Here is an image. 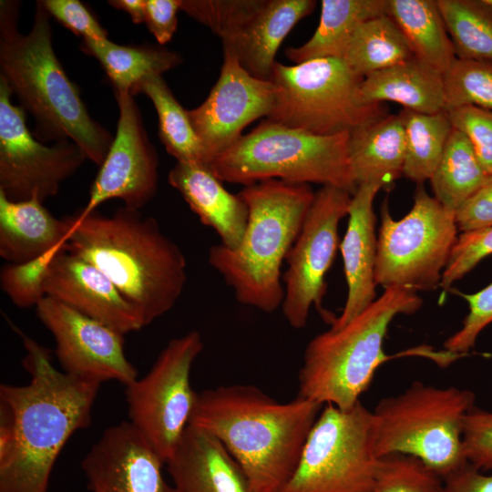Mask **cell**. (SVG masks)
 <instances>
[{"label":"cell","mask_w":492,"mask_h":492,"mask_svg":"<svg viewBox=\"0 0 492 492\" xmlns=\"http://www.w3.org/2000/svg\"><path fill=\"white\" fill-rule=\"evenodd\" d=\"M21 336L30 380L0 385V492H48L64 446L91 424L101 384L57 370L48 348Z\"/></svg>","instance_id":"1"},{"label":"cell","mask_w":492,"mask_h":492,"mask_svg":"<svg viewBox=\"0 0 492 492\" xmlns=\"http://www.w3.org/2000/svg\"><path fill=\"white\" fill-rule=\"evenodd\" d=\"M323 406L298 395L282 403L252 384L220 385L198 393L190 425L225 446L252 492H279L295 471Z\"/></svg>","instance_id":"2"},{"label":"cell","mask_w":492,"mask_h":492,"mask_svg":"<svg viewBox=\"0 0 492 492\" xmlns=\"http://www.w3.org/2000/svg\"><path fill=\"white\" fill-rule=\"evenodd\" d=\"M65 218L66 250L101 271L145 325L172 309L187 282V261L155 218L124 205L110 215L79 210Z\"/></svg>","instance_id":"3"},{"label":"cell","mask_w":492,"mask_h":492,"mask_svg":"<svg viewBox=\"0 0 492 492\" xmlns=\"http://www.w3.org/2000/svg\"><path fill=\"white\" fill-rule=\"evenodd\" d=\"M19 3L0 4V77L36 123L40 142L70 140L100 166L113 142L110 132L94 120L77 87L65 73L52 46L51 16L36 2L33 25L18 31Z\"/></svg>","instance_id":"4"},{"label":"cell","mask_w":492,"mask_h":492,"mask_svg":"<svg viewBox=\"0 0 492 492\" xmlns=\"http://www.w3.org/2000/svg\"><path fill=\"white\" fill-rule=\"evenodd\" d=\"M239 195L249 211L242 240L233 249L212 245L208 261L231 287L240 303L270 313L282 306V262L301 231L315 192L310 184L267 179L244 186Z\"/></svg>","instance_id":"5"},{"label":"cell","mask_w":492,"mask_h":492,"mask_svg":"<svg viewBox=\"0 0 492 492\" xmlns=\"http://www.w3.org/2000/svg\"><path fill=\"white\" fill-rule=\"evenodd\" d=\"M416 292L392 287L338 329L314 336L299 371L298 396L348 409L360 401L374 373L388 359L384 339L393 320L422 306Z\"/></svg>","instance_id":"6"},{"label":"cell","mask_w":492,"mask_h":492,"mask_svg":"<svg viewBox=\"0 0 492 492\" xmlns=\"http://www.w3.org/2000/svg\"><path fill=\"white\" fill-rule=\"evenodd\" d=\"M350 132L321 136L268 118L218 155L209 168L222 182L248 186L267 179L333 186L354 195Z\"/></svg>","instance_id":"7"},{"label":"cell","mask_w":492,"mask_h":492,"mask_svg":"<svg viewBox=\"0 0 492 492\" xmlns=\"http://www.w3.org/2000/svg\"><path fill=\"white\" fill-rule=\"evenodd\" d=\"M475 403V393L468 389L419 381L381 399L372 411L377 456H415L444 479L467 463L463 425Z\"/></svg>","instance_id":"8"},{"label":"cell","mask_w":492,"mask_h":492,"mask_svg":"<svg viewBox=\"0 0 492 492\" xmlns=\"http://www.w3.org/2000/svg\"><path fill=\"white\" fill-rule=\"evenodd\" d=\"M364 78L343 58H318L294 66L276 61L270 79L276 97L267 118L321 136L351 132L387 115L382 103L364 101Z\"/></svg>","instance_id":"9"},{"label":"cell","mask_w":492,"mask_h":492,"mask_svg":"<svg viewBox=\"0 0 492 492\" xmlns=\"http://www.w3.org/2000/svg\"><path fill=\"white\" fill-rule=\"evenodd\" d=\"M379 457L373 412L323 405L297 467L279 492H373Z\"/></svg>","instance_id":"10"},{"label":"cell","mask_w":492,"mask_h":492,"mask_svg":"<svg viewBox=\"0 0 492 492\" xmlns=\"http://www.w3.org/2000/svg\"><path fill=\"white\" fill-rule=\"evenodd\" d=\"M457 237L455 212L421 184L411 210L400 220L392 218L384 200L377 236L376 285L416 292L435 290L440 286Z\"/></svg>","instance_id":"11"},{"label":"cell","mask_w":492,"mask_h":492,"mask_svg":"<svg viewBox=\"0 0 492 492\" xmlns=\"http://www.w3.org/2000/svg\"><path fill=\"white\" fill-rule=\"evenodd\" d=\"M203 347L198 331L170 340L148 374L126 386L129 423L164 463L190 425L198 397L190 370Z\"/></svg>","instance_id":"12"},{"label":"cell","mask_w":492,"mask_h":492,"mask_svg":"<svg viewBox=\"0 0 492 492\" xmlns=\"http://www.w3.org/2000/svg\"><path fill=\"white\" fill-rule=\"evenodd\" d=\"M352 196L340 188L322 186L315 192L301 231L287 254L281 309L292 328L306 325L313 306L332 321L322 308L326 292L325 275L334 260L339 245L338 226L348 214Z\"/></svg>","instance_id":"13"},{"label":"cell","mask_w":492,"mask_h":492,"mask_svg":"<svg viewBox=\"0 0 492 492\" xmlns=\"http://www.w3.org/2000/svg\"><path fill=\"white\" fill-rule=\"evenodd\" d=\"M13 93L0 77V192L12 201L57 194L87 159L72 141L46 146L26 126V112L12 103Z\"/></svg>","instance_id":"14"},{"label":"cell","mask_w":492,"mask_h":492,"mask_svg":"<svg viewBox=\"0 0 492 492\" xmlns=\"http://www.w3.org/2000/svg\"><path fill=\"white\" fill-rule=\"evenodd\" d=\"M36 309L54 337L63 372L100 384L117 381L125 386L138 378L124 351L123 333L48 296Z\"/></svg>","instance_id":"15"},{"label":"cell","mask_w":492,"mask_h":492,"mask_svg":"<svg viewBox=\"0 0 492 492\" xmlns=\"http://www.w3.org/2000/svg\"><path fill=\"white\" fill-rule=\"evenodd\" d=\"M119 117L110 149L90 187L83 213L119 199L124 206L139 210L156 195L158 154L149 141L139 108L128 91H114Z\"/></svg>","instance_id":"16"},{"label":"cell","mask_w":492,"mask_h":492,"mask_svg":"<svg viewBox=\"0 0 492 492\" xmlns=\"http://www.w3.org/2000/svg\"><path fill=\"white\" fill-rule=\"evenodd\" d=\"M275 97L271 81L252 77L231 50L223 49L218 81L202 104L188 110L206 165L237 141L245 127L258 118H267Z\"/></svg>","instance_id":"17"},{"label":"cell","mask_w":492,"mask_h":492,"mask_svg":"<svg viewBox=\"0 0 492 492\" xmlns=\"http://www.w3.org/2000/svg\"><path fill=\"white\" fill-rule=\"evenodd\" d=\"M163 466L129 421L107 428L81 462L91 492H175Z\"/></svg>","instance_id":"18"},{"label":"cell","mask_w":492,"mask_h":492,"mask_svg":"<svg viewBox=\"0 0 492 492\" xmlns=\"http://www.w3.org/2000/svg\"><path fill=\"white\" fill-rule=\"evenodd\" d=\"M46 295L126 334L143 328L136 308L97 268L63 248L53 259Z\"/></svg>","instance_id":"19"},{"label":"cell","mask_w":492,"mask_h":492,"mask_svg":"<svg viewBox=\"0 0 492 492\" xmlns=\"http://www.w3.org/2000/svg\"><path fill=\"white\" fill-rule=\"evenodd\" d=\"M381 189L376 184H361L352 196L348 225L340 244L347 297L341 314L331 323V329L343 327L376 299L377 237L374 200Z\"/></svg>","instance_id":"20"},{"label":"cell","mask_w":492,"mask_h":492,"mask_svg":"<svg viewBox=\"0 0 492 492\" xmlns=\"http://www.w3.org/2000/svg\"><path fill=\"white\" fill-rule=\"evenodd\" d=\"M165 466L175 492H252L244 471L225 446L191 425Z\"/></svg>","instance_id":"21"},{"label":"cell","mask_w":492,"mask_h":492,"mask_svg":"<svg viewBox=\"0 0 492 492\" xmlns=\"http://www.w3.org/2000/svg\"><path fill=\"white\" fill-rule=\"evenodd\" d=\"M168 181L177 190L202 224L211 228L228 248L242 240L249 217L241 197L228 191L208 166L177 162Z\"/></svg>","instance_id":"22"},{"label":"cell","mask_w":492,"mask_h":492,"mask_svg":"<svg viewBox=\"0 0 492 492\" xmlns=\"http://www.w3.org/2000/svg\"><path fill=\"white\" fill-rule=\"evenodd\" d=\"M313 0H263L261 6L230 39L222 42L252 77L270 81L275 56L285 36L316 6Z\"/></svg>","instance_id":"23"},{"label":"cell","mask_w":492,"mask_h":492,"mask_svg":"<svg viewBox=\"0 0 492 492\" xmlns=\"http://www.w3.org/2000/svg\"><path fill=\"white\" fill-rule=\"evenodd\" d=\"M68 230L66 218H56L39 200L12 201L0 192V256L9 263L65 245Z\"/></svg>","instance_id":"24"},{"label":"cell","mask_w":492,"mask_h":492,"mask_svg":"<svg viewBox=\"0 0 492 492\" xmlns=\"http://www.w3.org/2000/svg\"><path fill=\"white\" fill-rule=\"evenodd\" d=\"M405 149V130L398 114H387L352 130L348 156L356 186L371 183L384 189L391 185L403 175Z\"/></svg>","instance_id":"25"},{"label":"cell","mask_w":492,"mask_h":492,"mask_svg":"<svg viewBox=\"0 0 492 492\" xmlns=\"http://www.w3.org/2000/svg\"><path fill=\"white\" fill-rule=\"evenodd\" d=\"M361 95L368 104L391 101L419 113L446 111L443 74L415 56L364 77Z\"/></svg>","instance_id":"26"},{"label":"cell","mask_w":492,"mask_h":492,"mask_svg":"<svg viewBox=\"0 0 492 492\" xmlns=\"http://www.w3.org/2000/svg\"><path fill=\"white\" fill-rule=\"evenodd\" d=\"M387 0H323L320 23L303 45L285 49L286 57L300 64L318 58H343L356 29L364 22L387 15Z\"/></svg>","instance_id":"27"},{"label":"cell","mask_w":492,"mask_h":492,"mask_svg":"<svg viewBox=\"0 0 492 492\" xmlns=\"http://www.w3.org/2000/svg\"><path fill=\"white\" fill-rule=\"evenodd\" d=\"M387 1V15L414 55L444 74L456 56L436 0Z\"/></svg>","instance_id":"28"},{"label":"cell","mask_w":492,"mask_h":492,"mask_svg":"<svg viewBox=\"0 0 492 492\" xmlns=\"http://www.w3.org/2000/svg\"><path fill=\"white\" fill-rule=\"evenodd\" d=\"M81 49L98 60L114 91L130 94L142 79L162 76L181 63L179 54L151 45L130 46L117 45L109 39L83 40Z\"/></svg>","instance_id":"29"},{"label":"cell","mask_w":492,"mask_h":492,"mask_svg":"<svg viewBox=\"0 0 492 492\" xmlns=\"http://www.w3.org/2000/svg\"><path fill=\"white\" fill-rule=\"evenodd\" d=\"M472 145L453 128L430 182L434 197L447 210H456L487 181Z\"/></svg>","instance_id":"30"},{"label":"cell","mask_w":492,"mask_h":492,"mask_svg":"<svg viewBox=\"0 0 492 492\" xmlns=\"http://www.w3.org/2000/svg\"><path fill=\"white\" fill-rule=\"evenodd\" d=\"M142 93L153 103L159 119V136L177 162L206 165L203 149L189 112L179 104L162 76L142 79L132 95Z\"/></svg>","instance_id":"31"},{"label":"cell","mask_w":492,"mask_h":492,"mask_svg":"<svg viewBox=\"0 0 492 492\" xmlns=\"http://www.w3.org/2000/svg\"><path fill=\"white\" fill-rule=\"evenodd\" d=\"M414 53L388 15L363 23L354 33L343 59L362 77L405 61Z\"/></svg>","instance_id":"32"},{"label":"cell","mask_w":492,"mask_h":492,"mask_svg":"<svg viewBox=\"0 0 492 492\" xmlns=\"http://www.w3.org/2000/svg\"><path fill=\"white\" fill-rule=\"evenodd\" d=\"M405 130L403 175L422 184L432 177L442 157L453 127L446 111L425 114L403 108Z\"/></svg>","instance_id":"33"},{"label":"cell","mask_w":492,"mask_h":492,"mask_svg":"<svg viewBox=\"0 0 492 492\" xmlns=\"http://www.w3.org/2000/svg\"><path fill=\"white\" fill-rule=\"evenodd\" d=\"M456 58L492 63V6L486 0H436Z\"/></svg>","instance_id":"34"},{"label":"cell","mask_w":492,"mask_h":492,"mask_svg":"<svg viewBox=\"0 0 492 492\" xmlns=\"http://www.w3.org/2000/svg\"><path fill=\"white\" fill-rule=\"evenodd\" d=\"M443 77L446 111L466 105L492 110V63L456 58Z\"/></svg>","instance_id":"35"},{"label":"cell","mask_w":492,"mask_h":492,"mask_svg":"<svg viewBox=\"0 0 492 492\" xmlns=\"http://www.w3.org/2000/svg\"><path fill=\"white\" fill-rule=\"evenodd\" d=\"M442 487L443 478L415 456L379 457L373 492H442Z\"/></svg>","instance_id":"36"},{"label":"cell","mask_w":492,"mask_h":492,"mask_svg":"<svg viewBox=\"0 0 492 492\" xmlns=\"http://www.w3.org/2000/svg\"><path fill=\"white\" fill-rule=\"evenodd\" d=\"M56 247L48 252L21 263H8L0 272L2 291L11 302L20 308L36 307L46 296L45 282L49 266L59 251L65 248Z\"/></svg>","instance_id":"37"},{"label":"cell","mask_w":492,"mask_h":492,"mask_svg":"<svg viewBox=\"0 0 492 492\" xmlns=\"http://www.w3.org/2000/svg\"><path fill=\"white\" fill-rule=\"evenodd\" d=\"M263 0H186L180 10L209 27L222 42L234 36Z\"/></svg>","instance_id":"38"},{"label":"cell","mask_w":492,"mask_h":492,"mask_svg":"<svg viewBox=\"0 0 492 492\" xmlns=\"http://www.w3.org/2000/svg\"><path fill=\"white\" fill-rule=\"evenodd\" d=\"M453 128L463 133L487 175H492V110L466 105L446 111Z\"/></svg>","instance_id":"39"},{"label":"cell","mask_w":492,"mask_h":492,"mask_svg":"<svg viewBox=\"0 0 492 492\" xmlns=\"http://www.w3.org/2000/svg\"><path fill=\"white\" fill-rule=\"evenodd\" d=\"M492 254V227L460 232L444 270L440 286L448 290L485 257Z\"/></svg>","instance_id":"40"},{"label":"cell","mask_w":492,"mask_h":492,"mask_svg":"<svg viewBox=\"0 0 492 492\" xmlns=\"http://www.w3.org/2000/svg\"><path fill=\"white\" fill-rule=\"evenodd\" d=\"M468 303L469 312L461 328L444 343L451 354L467 353L474 347L480 333L492 323V282L477 292L467 294L456 292Z\"/></svg>","instance_id":"41"},{"label":"cell","mask_w":492,"mask_h":492,"mask_svg":"<svg viewBox=\"0 0 492 492\" xmlns=\"http://www.w3.org/2000/svg\"><path fill=\"white\" fill-rule=\"evenodd\" d=\"M463 450L469 464L483 472L492 473V411L475 405L466 415Z\"/></svg>","instance_id":"42"},{"label":"cell","mask_w":492,"mask_h":492,"mask_svg":"<svg viewBox=\"0 0 492 492\" xmlns=\"http://www.w3.org/2000/svg\"><path fill=\"white\" fill-rule=\"evenodd\" d=\"M41 3L51 16L83 40L108 39V32L80 1L44 0Z\"/></svg>","instance_id":"43"},{"label":"cell","mask_w":492,"mask_h":492,"mask_svg":"<svg viewBox=\"0 0 492 492\" xmlns=\"http://www.w3.org/2000/svg\"><path fill=\"white\" fill-rule=\"evenodd\" d=\"M455 217L460 232L492 227V175L456 210Z\"/></svg>","instance_id":"44"},{"label":"cell","mask_w":492,"mask_h":492,"mask_svg":"<svg viewBox=\"0 0 492 492\" xmlns=\"http://www.w3.org/2000/svg\"><path fill=\"white\" fill-rule=\"evenodd\" d=\"M181 0H145V22L158 43L169 42L178 26Z\"/></svg>","instance_id":"45"},{"label":"cell","mask_w":492,"mask_h":492,"mask_svg":"<svg viewBox=\"0 0 492 492\" xmlns=\"http://www.w3.org/2000/svg\"><path fill=\"white\" fill-rule=\"evenodd\" d=\"M442 492H492V473L467 462L443 479Z\"/></svg>","instance_id":"46"},{"label":"cell","mask_w":492,"mask_h":492,"mask_svg":"<svg viewBox=\"0 0 492 492\" xmlns=\"http://www.w3.org/2000/svg\"><path fill=\"white\" fill-rule=\"evenodd\" d=\"M108 3L115 8L128 13L133 23L145 22V0H113Z\"/></svg>","instance_id":"47"},{"label":"cell","mask_w":492,"mask_h":492,"mask_svg":"<svg viewBox=\"0 0 492 492\" xmlns=\"http://www.w3.org/2000/svg\"><path fill=\"white\" fill-rule=\"evenodd\" d=\"M492 6V0H486Z\"/></svg>","instance_id":"48"}]
</instances>
